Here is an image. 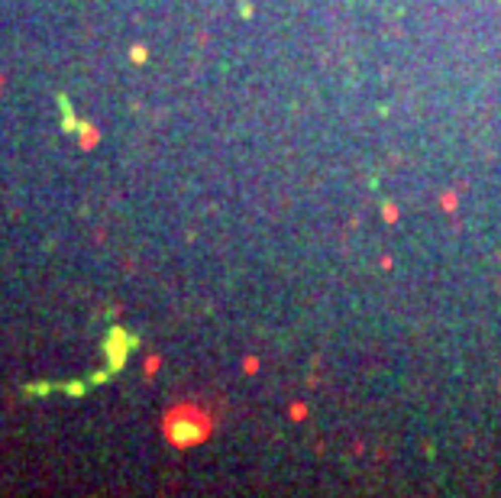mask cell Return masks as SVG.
<instances>
[{"label": "cell", "mask_w": 501, "mask_h": 498, "mask_svg": "<svg viewBox=\"0 0 501 498\" xmlns=\"http://www.w3.org/2000/svg\"><path fill=\"white\" fill-rule=\"evenodd\" d=\"M94 139H97V133H94L88 123H84V126H81V143H84V149H91V146H94Z\"/></svg>", "instance_id": "cell-1"}, {"label": "cell", "mask_w": 501, "mask_h": 498, "mask_svg": "<svg viewBox=\"0 0 501 498\" xmlns=\"http://www.w3.org/2000/svg\"><path fill=\"white\" fill-rule=\"evenodd\" d=\"M4 84H7V72H0V97H4Z\"/></svg>", "instance_id": "cell-2"}]
</instances>
